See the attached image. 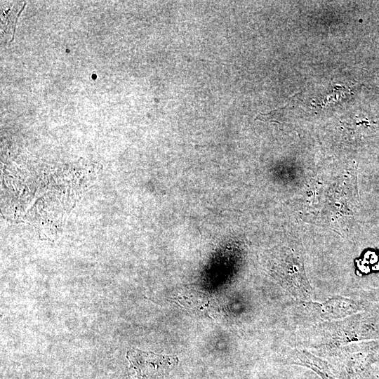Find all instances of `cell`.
Instances as JSON below:
<instances>
[{
	"label": "cell",
	"instance_id": "cell-1",
	"mask_svg": "<svg viewBox=\"0 0 379 379\" xmlns=\"http://www.w3.org/2000/svg\"><path fill=\"white\" fill-rule=\"evenodd\" d=\"M367 295L370 300L379 301V288L368 291Z\"/></svg>",
	"mask_w": 379,
	"mask_h": 379
}]
</instances>
